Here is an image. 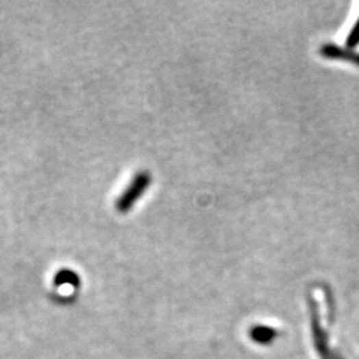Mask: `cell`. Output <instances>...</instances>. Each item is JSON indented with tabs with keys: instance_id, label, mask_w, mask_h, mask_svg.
<instances>
[{
	"instance_id": "cell-1",
	"label": "cell",
	"mask_w": 359,
	"mask_h": 359,
	"mask_svg": "<svg viewBox=\"0 0 359 359\" xmlns=\"http://www.w3.org/2000/svg\"><path fill=\"white\" fill-rule=\"evenodd\" d=\"M149 184H151V175L148 172H140L138 175H136L131 185L125 189V192L116 202L117 210L121 213L128 212L135 205V202L145 193Z\"/></svg>"
},
{
	"instance_id": "cell-2",
	"label": "cell",
	"mask_w": 359,
	"mask_h": 359,
	"mask_svg": "<svg viewBox=\"0 0 359 359\" xmlns=\"http://www.w3.org/2000/svg\"><path fill=\"white\" fill-rule=\"evenodd\" d=\"M321 55L327 59H339V60H349L359 66V53H356L350 49H343L338 45H326L321 48Z\"/></svg>"
},
{
	"instance_id": "cell-4",
	"label": "cell",
	"mask_w": 359,
	"mask_h": 359,
	"mask_svg": "<svg viewBox=\"0 0 359 359\" xmlns=\"http://www.w3.org/2000/svg\"><path fill=\"white\" fill-rule=\"evenodd\" d=\"M346 45H347L349 48H354L356 45H359V21L357 22V24L354 25V28L351 29V34L349 35Z\"/></svg>"
},
{
	"instance_id": "cell-3",
	"label": "cell",
	"mask_w": 359,
	"mask_h": 359,
	"mask_svg": "<svg viewBox=\"0 0 359 359\" xmlns=\"http://www.w3.org/2000/svg\"><path fill=\"white\" fill-rule=\"evenodd\" d=\"M55 285H58V286H62V285L77 286L79 285V277L71 270H60L55 275Z\"/></svg>"
}]
</instances>
